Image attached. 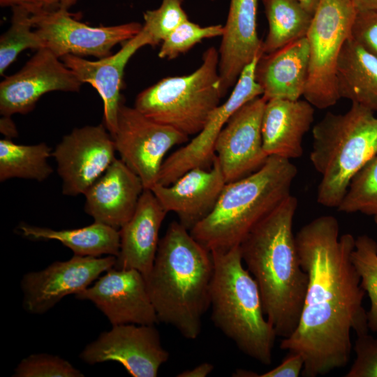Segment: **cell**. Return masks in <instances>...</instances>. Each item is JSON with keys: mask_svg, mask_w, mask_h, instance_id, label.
Wrapping results in <instances>:
<instances>
[{"mask_svg": "<svg viewBox=\"0 0 377 377\" xmlns=\"http://www.w3.org/2000/svg\"><path fill=\"white\" fill-rule=\"evenodd\" d=\"M295 236L308 286L299 323L280 348L301 355L302 374L316 377L348 363L351 330L356 335L369 332L362 305L366 292L351 260L355 238L339 235L334 216L317 217Z\"/></svg>", "mask_w": 377, "mask_h": 377, "instance_id": "cell-1", "label": "cell"}, {"mask_svg": "<svg viewBox=\"0 0 377 377\" xmlns=\"http://www.w3.org/2000/svg\"><path fill=\"white\" fill-rule=\"evenodd\" d=\"M297 208V198L290 195L239 244L243 263L258 284L266 318L283 339L299 323L308 286L293 232Z\"/></svg>", "mask_w": 377, "mask_h": 377, "instance_id": "cell-2", "label": "cell"}, {"mask_svg": "<svg viewBox=\"0 0 377 377\" xmlns=\"http://www.w3.org/2000/svg\"><path fill=\"white\" fill-rule=\"evenodd\" d=\"M213 271L210 251L179 222L170 223L145 278L158 322L172 326L186 339L198 338L210 307Z\"/></svg>", "mask_w": 377, "mask_h": 377, "instance_id": "cell-3", "label": "cell"}, {"mask_svg": "<svg viewBox=\"0 0 377 377\" xmlns=\"http://www.w3.org/2000/svg\"><path fill=\"white\" fill-rule=\"evenodd\" d=\"M297 174L290 160L267 158L254 172L226 183L214 209L189 231L209 251L239 246L248 233L290 194Z\"/></svg>", "mask_w": 377, "mask_h": 377, "instance_id": "cell-4", "label": "cell"}, {"mask_svg": "<svg viewBox=\"0 0 377 377\" xmlns=\"http://www.w3.org/2000/svg\"><path fill=\"white\" fill-rule=\"evenodd\" d=\"M212 320L249 357L269 365L276 332L264 312L258 284L244 266L239 246L211 251Z\"/></svg>", "mask_w": 377, "mask_h": 377, "instance_id": "cell-5", "label": "cell"}, {"mask_svg": "<svg viewBox=\"0 0 377 377\" xmlns=\"http://www.w3.org/2000/svg\"><path fill=\"white\" fill-rule=\"evenodd\" d=\"M310 161L321 175L317 202L338 207L353 175L377 154V117L352 103L343 114L327 112L312 129Z\"/></svg>", "mask_w": 377, "mask_h": 377, "instance_id": "cell-6", "label": "cell"}, {"mask_svg": "<svg viewBox=\"0 0 377 377\" xmlns=\"http://www.w3.org/2000/svg\"><path fill=\"white\" fill-rule=\"evenodd\" d=\"M219 51L208 47L193 73L165 77L142 91L134 107L150 119L187 136L197 135L223 96Z\"/></svg>", "mask_w": 377, "mask_h": 377, "instance_id": "cell-7", "label": "cell"}, {"mask_svg": "<svg viewBox=\"0 0 377 377\" xmlns=\"http://www.w3.org/2000/svg\"><path fill=\"white\" fill-rule=\"evenodd\" d=\"M357 10L350 0H320L306 36L309 46L308 79L303 96L325 109L337 103V63L351 36Z\"/></svg>", "mask_w": 377, "mask_h": 377, "instance_id": "cell-8", "label": "cell"}, {"mask_svg": "<svg viewBox=\"0 0 377 377\" xmlns=\"http://www.w3.org/2000/svg\"><path fill=\"white\" fill-rule=\"evenodd\" d=\"M112 137L120 159L140 178L145 189L149 190L158 183L168 151L188 141V136L150 119L123 102Z\"/></svg>", "mask_w": 377, "mask_h": 377, "instance_id": "cell-9", "label": "cell"}, {"mask_svg": "<svg viewBox=\"0 0 377 377\" xmlns=\"http://www.w3.org/2000/svg\"><path fill=\"white\" fill-rule=\"evenodd\" d=\"M73 16L66 9L32 13L34 29L43 48H47L59 58L66 54L98 59L108 57L114 45L133 38L142 29V24L136 22L92 27Z\"/></svg>", "mask_w": 377, "mask_h": 377, "instance_id": "cell-10", "label": "cell"}, {"mask_svg": "<svg viewBox=\"0 0 377 377\" xmlns=\"http://www.w3.org/2000/svg\"><path fill=\"white\" fill-rule=\"evenodd\" d=\"M261 57H256L245 67L228 99L213 110L203 128L164 160L158 184L170 185L189 170L212 163L215 142L229 119L245 103L263 96V89L256 79V68Z\"/></svg>", "mask_w": 377, "mask_h": 377, "instance_id": "cell-11", "label": "cell"}, {"mask_svg": "<svg viewBox=\"0 0 377 377\" xmlns=\"http://www.w3.org/2000/svg\"><path fill=\"white\" fill-rule=\"evenodd\" d=\"M86 364H121L133 377H156L169 358L154 325H112L88 343L80 354Z\"/></svg>", "mask_w": 377, "mask_h": 377, "instance_id": "cell-12", "label": "cell"}, {"mask_svg": "<svg viewBox=\"0 0 377 377\" xmlns=\"http://www.w3.org/2000/svg\"><path fill=\"white\" fill-rule=\"evenodd\" d=\"M114 140L103 124L74 128L57 144L52 156L64 195L84 194L116 158Z\"/></svg>", "mask_w": 377, "mask_h": 377, "instance_id": "cell-13", "label": "cell"}, {"mask_svg": "<svg viewBox=\"0 0 377 377\" xmlns=\"http://www.w3.org/2000/svg\"><path fill=\"white\" fill-rule=\"evenodd\" d=\"M116 256L74 255L55 261L45 269L24 274L20 286L24 309L31 314H43L68 295H76L90 286L99 276L113 267Z\"/></svg>", "mask_w": 377, "mask_h": 377, "instance_id": "cell-14", "label": "cell"}, {"mask_svg": "<svg viewBox=\"0 0 377 377\" xmlns=\"http://www.w3.org/2000/svg\"><path fill=\"white\" fill-rule=\"evenodd\" d=\"M59 59L47 48L38 49L19 71L2 80L1 114L10 117L14 114H27L49 92L79 91L82 83Z\"/></svg>", "mask_w": 377, "mask_h": 377, "instance_id": "cell-15", "label": "cell"}, {"mask_svg": "<svg viewBox=\"0 0 377 377\" xmlns=\"http://www.w3.org/2000/svg\"><path fill=\"white\" fill-rule=\"evenodd\" d=\"M93 303L112 325L158 322L145 276L134 269L112 267L91 286L75 295Z\"/></svg>", "mask_w": 377, "mask_h": 377, "instance_id": "cell-16", "label": "cell"}, {"mask_svg": "<svg viewBox=\"0 0 377 377\" xmlns=\"http://www.w3.org/2000/svg\"><path fill=\"white\" fill-rule=\"evenodd\" d=\"M267 100L256 97L239 108L220 132L214 145L226 183L258 170L269 157L263 148L262 119Z\"/></svg>", "mask_w": 377, "mask_h": 377, "instance_id": "cell-17", "label": "cell"}, {"mask_svg": "<svg viewBox=\"0 0 377 377\" xmlns=\"http://www.w3.org/2000/svg\"><path fill=\"white\" fill-rule=\"evenodd\" d=\"M225 177L215 155L209 168L189 170L172 184H156L151 191L164 209L174 212L190 230L214 209L225 185Z\"/></svg>", "mask_w": 377, "mask_h": 377, "instance_id": "cell-18", "label": "cell"}, {"mask_svg": "<svg viewBox=\"0 0 377 377\" xmlns=\"http://www.w3.org/2000/svg\"><path fill=\"white\" fill-rule=\"evenodd\" d=\"M151 46V39L143 28L133 38L124 43L115 54L89 61L81 57L66 54L63 63L83 83H89L99 94L103 104V125L113 136L117 125L120 94L124 68L132 56L141 47Z\"/></svg>", "mask_w": 377, "mask_h": 377, "instance_id": "cell-19", "label": "cell"}, {"mask_svg": "<svg viewBox=\"0 0 377 377\" xmlns=\"http://www.w3.org/2000/svg\"><path fill=\"white\" fill-rule=\"evenodd\" d=\"M258 0H230L219 47V73L224 97L256 57L263 55L257 31Z\"/></svg>", "mask_w": 377, "mask_h": 377, "instance_id": "cell-20", "label": "cell"}, {"mask_svg": "<svg viewBox=\"0 0 377 377\" xmlns=\"http://www.w3.org/2000/svg\"><path fill=\"white\" fill-rule=\"evenodd\" d=\"M144 190L140 178L116 158L84 194V212L95 222L119 230L133 216Z\"/></svg>", "mask_w": 377, "mask_h": 377, "instance_id": "cell-21", "label": "cell"}, {"mask_svg": "<svg viewBox=\"0 0 377 377\" xmlns=\"http://www.w3.org/2000/svg\"><path fill=\"white\" fill-rule=\"evenodd\" d=\"M168 212L153 192L145 189L131 219L119 229L120 249L114 267L134 269L146 278L156 258L159 231Z\"/></svg>", "mask_w": 377, "mask_h": 377, "instance_id": "cell-22", "label": "cell"}, {"mask_svg": "<svg viewBox=\"0 0 377 377\" xmlns=\"http://www.w3.org/2000/svg\"><path fill=\"white\" fill-rule=\"evenodd\" d=\"M313 119V107L306 100L267 101L261 126L265 154L289 160L301 157L303 138Z\"/></svg>", "mask_w": 377, "mask_h": 377, "instance_id": "cell-23", "label": "cell"}, {"mask_svg": "<svg viewBox=\"0 0 377 377\" xmlns=\"http://www.w3.org/2000/svg\"><path fill=\"white\" fill-rule=\"evenodd\" d=\"M309 46L306 37L295 40L258 61L256 79L267 100H298L304 95L309 73Z\"/></svg>", "mask_w": 377, "mask_h": 377, "instance_id": "cell-24", "label": "cell"}, {"mask_svg": "<svg viewBox=\"0 0 377 377\" xmlns=\"http://www.w3.org/2000/svg\"><path fill=\"white\" fill-rule=\"evenodd\" d=\"M337 75L340 98L377 112V57L351 36L340 52Z\"/></svg>", "mask_w": 377, "mask_h": 377, "instance_id": "cell-25", "label": "cell"}, {"mask_svg": "<svg viewBox=\"0 0 377 377\" xmlns=\"http://www.w3.org/2000/svg\"><path fill=\"white\" fill-rule=\"evenodd\" d=\"M19 230L29 239L59 241L76 256L117 257L120 249L119 230L95 221L82 228L64 230L21 223Z\"/></svg>", "mask_w": 377, "mask_h": 377, "instance_id": "cell-26", "label": "cell"}, {"mask_svg": "<svg viewBox=\"0 0 377 377\" xmlns=\"http://www.w3.org/2000/svg\"><path fill=\"white\" fill-rule=\"evenodd\" d=\"M268 33L263 42V54L305 37L313 15L297 0H263Z\"/></svg>", "mask_w": 377, "mask_h": 377, "instance_id": "cell-27", "label": "cell"}, {"mask_svg": "<svg viewBox=\"0 0 377 377\" xmlns=\"http://www.w3.org/2000/svg\"><path fill=\"white\" fill-rule=\"evenodd\" d=\"M52 149L45 143L17 144L10 138L0 140V181L12 178L43 182L53 172L48 163Z\"/></svg>", "mask_w": 377, "mask_h": 377, "instance_id": "cell-28", "label": "cell"}, {"mask_svg": "<svg viewBox=\"0 0 377 377\" xmlns=\"http://www.w3.org/2000/svg\"><path fill=\"white\" fill-rule=\"evenodd\" d=\"M11 24L0 38V75L23 50L43 48L42 42L34 29L32 13L24 6L12 7Z\"/></svg>", "mask_w": 377, "mask_h": 377, "instance_id": "cell-29", "label": "cell"}, {"mask_svg": "<svg viewBox=\"0 0 377 377\" xmlns=\"http://www.w3.org/2000/svg\"><path fill=\"white\" fill-rule=\"evenodd\" d=\"M337 209L371 216L377 213V154L353 175Z\"/></svg>", "mask_w": 377, "mask_h": 377, "instance_id": "cell-30", "label": "cell"}, {"mask_svg": "<svg viewBox=\"0 0 377 377\" xmlns=\"http://www.w3.org/2000/svg\"><path fill=\"white\" fill-rule=\"evenodd\" d=\"M351 260L360 278V286L367 293L371 306L367 311L369 330L377 333V242L362 235L355 240Z\"/></svg>", "mask_w": 377, "mask_h": 377, "instance_id": "cell-31", "label": "cell"}, {"mask_svg": "<svg viewBox=\"0 0 377 377\" xmlns=\"http://www.w3.org/2000/svg\"><path fill=\"white\" fill-rule=\"evenodd\" d=\"M223 26L214 24L207 27L191 22L182 23L161 43L158 57L174 59L191 50L203 39L221 36Z\"/></svg>", "mask_w": 377, "mask_h": 377, "instance_id": "cell-32", "label": "cell"}, {"mask_svg": "<svg viewBox=\"0 0 377 377\" xmlns=\"http://www.w3.org/2000/svg\"><path fill=\"white\" fill-rule=\"evenodd\" d=\"M184 0H162L161 6L143 14L142 28L151 39V46L162 43L177 27L188 20L182 4Z\"/></svg>", "mask_w": 377, "mask_h": 377, "instance_id": "cell-33", "label": "cell"}, {"mask_svg": "<svg viewBox=\"0 0 377 377\" xmlns=\"http://www.w3.org/2000/svg\"><path fill=\"white\" fill-rule=\"evenodd\" d=\"M13 377H83L84 374L64 358L47 353L32 354L22 359Z\"/></svg>", "mask_w": 377, "mask_h": 377, "instance_id": "cell-34", "label": "cell"}, {"mask_svg": "<svg viewBox=\"0 0 377 377\" xmlns=\"http://www.w3.org/2000/svg\"><path fill=\"white\" fill-rule=\"evenodd\" d=\"M355 359L346 377H377V337L369 332L357 335Z\"/></svg>", "mask_w": 377, "mask_h": 377, "instance_id": "cell-35", "label": "cell"}, {"mask_svg": "<svg viewBox=\"0 0 377 377\" xmlns=\"http://www.w3.org/2000/svg\"><path fill=\"white\" fill-rule=\"evenodd\" d=\"M350 36L377 57V11L357 12Z\"/></svg>", "mask_w": 377, "mask_h": 377, "instance_id": "cell-36", "label": "cell"}, {"mask_svg": "<svg viewBox=\"0 0 377 377\" xmlns=\"http://www.w3.org/2000/svg\"><path fill=\"white\" fill-rule=\"evenodd\" d=\"M304 360L301 355L290 353L286 356L281 363L277 367L263 374L237 369L232 374L237 377H298L302 373Z\"/></svg>", "mask_w": 377, "mask_h": 377, "instance_id": "cell-37", "label": "cell"}, {"mask_svg": "<svg viewBox=\"0 0 377 377\" xmlns=\"http://www.w3.org/2000/svg\"><path fill=\"white\" fill-rule=\"evenodd\" d=\"M78 0H39L31 10V13L38 10H54L58 9L68 10Z\"/></svg>", "mask_w": 377, "mask_h": 377, "instance_id": "cell-38", "label": "cell"}, {"mask_svg": "<svg viewBox=\"0 0 377 377\" xmlns=\"http://www.w3.org/2000/svg\"><path fill=\"white\" fill-rule=\"evenodd\" d=\"M214 370V366L209 362H203L193 369L185 370L178 377H206Z\"/></svg>", "mask_w": 377, "mask_h": 377, "instance_id": "cell-39", "label": "cell"}, {"mask_svg": "<svg viewBox=\"0 0 377 377\" xmlns=\"http://www.w3.org/2000/svg\"><path fill=\"white\" fill-rule=\"evenodd\" d=\"M357 12L377 11V0H350Z\"/></svg>", "mask_w": 377, "mask_h": 377, "instance_id": "cell-40", "label": "cell"}, {"mask_svg": "<svg viewBox=\"0 0 377 377\" xmlns=\"http://www.w3.org/2000/svg\"><path fill=\"white\" fill-rule=\"evenodd\" d=\"M39 0H0V5L1 7L15 6H27L31 12V10L38 3Z\"/></svg>", "mask_w": 377, "mask_h": 377, "instance_id": "cell-41", "label": "cell"}, {"mask_svg": "<svg viewBox=\"0 0 377 377\" xmlns=\"http://www.w3.org/2000/svg\"><path fill=\"white\" fill-rule=\"evenodd\" d=\"M1 131L7 136V138L10 139L11 136L17 133L15 125L12 122L10 117H3V119L1 120Z\"/></svg>", "mask_w": 377, "mask_h": 377, "instance_id": "cell-42", "label": "cell"}, {"mask_svg": "<svg viewBox=\"0 0 377 377\" xmlns=\"http://www.w3.org/2000/svg\"><path fill=\"white\" fill-rule=\"evenodd\" d=\"M311 15L316 10L320 0H297Z\"/></svg>", "mask_w": 377, "mask_h": 377, "instance_id": "cell-43", "label": "cell"}, {"mask_svg": "<svg viewBox=\"0 0 377 377\" xmlns=\"http://www.w3.org/2000/svg\"><path fill=\"white\" fill-rule=\"evenodd\" d=\"M374 216L375 223L377 224V213Z\"/></svg>", "mask_w": 377, "mask_h": 377, "instance_id": "cell-44", "label": "cell"}]
</instances>
